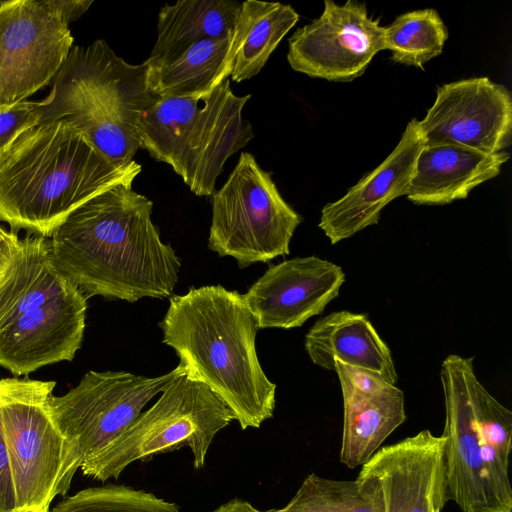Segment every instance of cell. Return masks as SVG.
<instances>
[{
	"instance_id": "cell-1",
	"label": "cell",
	"mask_w": 512,
	"mask_h": 512,
	"mask_svg": "<svg viewBox=\"0 0 512 512\" xmlns=\"http://www.w3.org/2000/svg\"><path fill=\"white\" fill-rule=\"evenodd\" d=\"M121 182L72 211L50 237L55 267L88 299L171 297L181 261L161 241L151 200Z\"/></svg>"
},
{
	"instance_id": "cell-28",
	"label": "cell",
	"mask_w": 512,
	"mask_h": 512,
	"mask_svg": "<svg viewBox=\"0 0 512 512\" xmlns=\"http://www.w3.org/2000/svg\"><path fill=\"white\" fill-rule=\"evenodd\" d=\"M40 101H23L0 109V155L27 129L40 123Z\"/></svg>"
},
{
	"instance_id": "cell-21",
	"label": "cell",
	"mask_w": 512,
	"mask_h": 512,
	"mask_svg": "<svg viewBox=\"0 0 512 512\" xmlns=\"http://www.w3.org/2000/svg\"><path fill=\"white\" fill-rule=\"evenodd\" d=\"M73 286L55 267L48 238L28 234L0 272V330Z\"/></svg>"
},
{
	"instance_id": "cell-29",
	"label": "cell",
	"mask_w": 512,
	"mask_h": 512,
	"mask_svg": "<svg viewBox=\"0 0 512 512\" xmlns=\"http://www.w3.org/2000/svg\"><path fill=\"white\" fill-rule=\"evenodd\" d=\"M0 512H19L9 454L0 422Z\"/></svg>"
},
{
	"instance_id": "cell-13",
	"label": "cell",
	"mask_w": 512,
	"mask_h": 512,
	"mask_svg": "<svg viewBox=\"0 0 512 512\" xmlns=\"http://www.w3.org/2000/svg\"><path fill=\"white\" fill-rule=\"evenodd\" d=\"M419 124L424 144L451 143L498 153L511 142V94L487 77L447 83L437 88Z\"/></svg>"
},
{
	"instance_id": "cell-30",
	"label": "cell",
	"mask_w": 512,
	"mask_h": 512,
	"mask_svg": "<svg viewBox=\"0 0 512 512\" xmlns=\"http://www.w3.org/2000/svg\"><path fill=\"white\" fill-rule=\"evenodd\" d=\"M43 3L68 26L89 9L93 0H43Z\"/></svg>"
},
{
	"instance_id": "cell-27",
	"label": "cell",
	"mask_w": 512,
	"mask_h": 512,
	"mask_svg": "<svg viewBox=\"0 0 512 512\" xmlns=\"http://www.w3.org/2000/svg\"><path fill=\"white\" fill-rule=\"evenodd\" d=\"M49 512H182L178 504L126 485L106 484L64 497Z\"/></svg>"
},
{
	"instance_id": "cell-15",
	"label": "cell",
	"mask_w": 512,
	"mask_h": 512,
	"mask_svg": "<svg viewBox=\"0 0 512 512\" xmlns=\"http://www.w3.org/2000/svg\"><path fill=\"white\" fill-rule=\"evenodd\" d=\"M444 438L429 430L380 447L360 470L376 478L384 512H441L449 501Z\"/></svg>"
},
{
	"instance_id": "cell-26",
	"label": "cell",
	"mask_w": 512,
	"mask_h": 512,
	"mask_svg": "<svg viewBox=\"0 0 512 512\" xmlns=\"http://www.w3.org/2000/svg\"><path fill=\"white\" fill-rule=\"evenodd\" d=\"M448 30L432 8L415 10L399 15L384 27L385 50L392 60L424 69V64L442 53Z\"/></svg>"
},
{
	"instance_id": "cell-8",
	"label": "cell",
	"mask_w": 512,
	"mask_h": 512,
	"mask_svg": "<svg viewBox=\"0 0 512 512\" xmlns=\"http://www.w3.org/2000/svg\"><path fill=\"white\" fill-rule=\"evenodd\" d=\"M473 357L448 355L440 368L444 393V468L449 501L462 512H512L509 461L485 440L474 404Z\"/></svg>"
},
{
	"instance_id": "cell-19",
	"label": "cell",
	"mask_w": 512,
	"mask_h": 512,
	"mask_svg": "<svg viewBox=\"0 0 512 512\" xmlns=\"http://www.w3.org/2000/svg\"><path fill=\"white\" fill-rule=\"evenodd\" d=\"M509 153H484L466 146L424 144L406 193L417 205H445L465 199L480 184L496 177Z\"/></svg>"
},
{
	"instance_id": "cell-5",
	"label": "cell",
	"mask_w": 512,
	"mask_h": 512,
	"mask_svg": "<svg viewBox=\"0 0 512 512\" xmlns=\"http://www.w3.org/2000/svg\"><path fill=\"white\" fill-rule=\"evenodd\" d=\"M251 95L237 96L229 78L210 93L159 97L140 117V148L167 163L198 196L215 193L225 162L254 137L242 111Z\"/></svg>"
},
{
	"instance_id": "cell-11",
	"label": "cell",
	"mask_w": 512,
	"mask_h": 512,
	"mask_svg": "<svg viewBox=\"0 0 512 512\" xmlns=\"http://www.w3.org/2000/svg\"><path fill=\"white\" fill-rule=\"evenodd\" d=\"M73 41L43 0L0 1V109L50 84Z\"/></svg>"
},
{
	"instance_id": "cell-22",
	"label": "cell",
	"mask_w": 512,
	"mask_h": 512,
	"mask_svg": "<svg viewBox=\"0 0 512 512\" xmlns=\"http://www.w3.org/2000/svg\"><path fill=\"white\" fill-rule=\"evenodd\" d=\"M241 3L235 0H179L159 11L157 39L146 62L164 65L193 44L232 34Z\"/></svg>"
},
{
	"instance_id": "cell-10",
	"label": "cell",
	"mask_w": 512,
	"mask_h": 512,
	"mask_svg": "<svg viewBox=\"0 0 512 512\" xmlns=\"http://www.w3.org/2000/svg\"><path fill=\"white\" fill-rule=\"evenodd\" d=\"M183 373L179 364L157 377L91 370L64 395L52 394L49 410L61 432L75 446L81 466L119 437L145 405Z\"/></svg>"
},
{
	"instance_id": "cell-32",
	"label": "cell",
	"mask_w": 512,
	"mask_h": 512,
	"mask_svg": "<svg viewBox=\"0 0 512 512\" xmlns=\"http://www.w3.org/2000/svg\"><path fill=\"white\" fill-rule=\"evenodd\" d=\"M212 512H261L255 508L250 502L241 498H233L228 502L220 505Z\"/></svg>"
},
{
	"instance_id": "cell-18",
	"label": "cell",
	"mask_w": 512,
	"mask_h": 512,
	"mask_svg": "<svg viewBox=\"0 0 512 512\" xmlns=\"http://www.w3.org/2000/svg\"><path fill=\"white\" fill-rule=\"evenodd\" d=\"M423 145L419 120L412 119L395 149L378 167L343 197L322 208L318 226L331 244L378 224L383 208L406 195Z\"/></svg>"
},
{
	"instance_id": "cell-12",
	"label": "cell",
	"mask_w": 512,
	"mask_h": 512,
	"mask_svg": "<svg viewBox=\"0 0 512 512\" xmlns=\"http://www.w3.org/2000/svg\"><path fill=\"white\" fill-rule=\"evenodd\" d=\"M381 50L384 26L369 16L364 3L325 0L322 14L289 38L287 60L293 70L310 77L350 82Z\"/></svg>"
},
{
	"instance_id": "cell-24",
	"label": "cell",
	"mask_w": 512,
	"mask_h": 512,
	"mask_svg": "<svg viewBox=\"0 0 512 512\" xmlns=\"http://www.w3.org/2000/svg\"><path fill=\"white\" fill-rule=\"evenodd\" d=\"M231 38L232 34L197 42L176 59L150 67V84L158 98L206 95L229 78Z\"/></svg>"
},
{
	"instance_id": "cell-16",
	"label": "cell",
	"mask_w": 512,
	"mask_h": 512,
	"mask_svg": "<svg viewBox=\"0 0 512 512\" xmlns=\"http://www.w3.org/2000/svg\"><path fill=\"white\" fill-rule=\"evenodd\" d=\"M87 298L73 286L0 330V366L28 375L61 361H71L81 348Z\"/></svg>"
},
{
	"instance_id": "cell-3",
	"label": "cell",
	"mask_w": 512,
	"mask_h": 512,
	"mask_svg": "<svg viewBox=\"0 0 512 512\" xmlns=\"http://www.w3.org/2000/svg\"><path fill=\"white\" fill-rule=\"evenodd\" d=\"M141 169L115 165L67 118L40 122L0 155V221L51 237L77 207Z\"/></svg>"
},
{
	"instance_id": "cell-4",
	"label": "cell",
	"mask_w": 512,
	"mask_h": 512,
	"mask_svg": "<svg viewBox=\"0 0 512 512\" xmlns=\"http://www.w3.org/2000/svg\"><path fill=\"white\" fill-rule=\"evenodd\" d=\"M157 100L148 63L129 64L98 39L72 47L40 101V122L67 118L111 162L128 167L140 148L138 121Z\"/></svg>"
},
{
	"instance_id": "cell-14",
	"label": "cell",
	"mask_w": 512,
	"mask_h": 512,
	"mask_svg": "<svg viewBox=\"0 0 512 512\" xmlns=\"http://www.w3.org/2000/svg\"><path fill=\"white\" fill-rule=\"evenodd\" d=\"M345 282L343 269L316 256L272 265L243 295L259 329L294 328L323 313Z\"/></svg>"
},
{
	"instance_id": "cell-31",
	"label": "cell",
	"mask_w": 512,
	"mask_h": 512,
	"mask_svg": "<svg viewBox=\"0 0 512 512\" xmlns=\"http://www.w3.org/2000/svg\"><path fill=\"white\" fill-rule=\"evenodd\" d=\"M19 240L17 232H8L0 226V272L9 261Z\"/></svg>"
},
{
	"instance_id": "cell-23",
	"label": "cell",
	"mask_w": 512,
	"mask_h": 512,
	"mask_svg": "<svg viewBox=\"0 0 512 512\" xmlns=\"http://www.w3.org/2000/svg\"><path fill=\"white\" fill-rule=\"evenodd\" d=\"M298 20L299 14L287 4L242 2L231 38L232 80L241 82L257 75Z\"/></svg>"
},
{
	"instance_id": "cell-20",
	"label": "cell",
	"mask_w": 512,
	"mask_h": 512,
	"mask_svg": "<svg viewBox=\"0 0 512 512\" xmlns=\"http://www.w3.org/2000/svg\"><path fill=\"white\" fill-rule=\"evenodd\" d=\"M311 361L334 371L335 362L379 374L395 384L397 372L388 345L365 314L335 311L318 319L305 335Z\"/></svg>"
},
{
	"instance_id": "cell-9",
	"label": "cell",
	"mask_w": 512,
	"mask_h": 512,
	"mask_svg": "<svg viewBox=\"0 0 512 512\" xmlns=\"http://www.w3.org/2000/svg\"><path fill=\"white\" fill-rule=\"evenodd\" d=\"M302 217L283 199L272 180L248 152L220 190L212 195L208 247L236 259L239 268L266 263L290 253Z\"/></svg>"
},
{
	"instance_id": "cell-6",
	"label": "cell",
	"mask_w": 512,
	"mask_h": 512,
	"mask_svg": "<svg viewBox=\"0 0 512 512\" xmlns=\"http://www.w3.org/2000/svg\"><path fill=\"white\" fill-rule=\"evenodd\" d=\"M55 381L0 379V422L19 512H49L66 496L80 468L78 452L53 419L48 402Z\"/></svg>"
},
{
	"instance_id": "cell-2",
	"label": "cell",
	"mask_w": 512,
	"mask_h": 512,
	"mask_svg": "<svg viewBox=\"0 0 512 512\" xmlns=\"http://www.w3.org/2000/svg\"><path fill=\"white\" fill-rule=\"evenodd\" d=\"M159 326L185 375L220 398L241 429L259 428L273 417L276 384L258 360L259 327L243 295L220 285L191 288L170 297Z\"/></svg>"
},
{
	"instance_id": "cell-25",
	"label": "cell",
	"mask_w": 512,
	"mask_h": 512,
	"mask_svg": "<svg viewBox=\"0 0 512 512\" xmlns=\"http://www.w3.org/2000/svg\"><path fill=\"white\" fill-rule=\"evenodd\" d=\"M261 512H384V505L381 485L372 476L334 480L310 473L284 507Z\"/></svg>"
},
{
	"instance_id": "cell-7",
	"label": "cell",
	"mask_w": 512,
	"mask_h": 512,
	"mask_svg": "<svg viewBox=\"0 0 512 512\" xmlns=\"http://www.w3.org/2000/svg\"><path fill=\"white\" fill-rule=\"evenodd\" d=\"M235 420L230 409L206 385L181 374L158 400L112 443L80 466L82 474L106 482L118 479L136 461L190 448L194 469L206 464L218 432Z\"/></svg>"
},
{
	"instance_id": "cell-17",
	"label": "cell",
	"mask_w": 512,
	"mask_h": 512,
	"mask_svg": "<svg viewBox=\"0 0 512 512\" xmlns=\"http://www.w3.org/2000/svg\"><path fill=\"white\" fill-rule=\"evenodd\" d=\"M342 391L340 462L362 466L406 420L404 393L377 373L335 362Z\"/></svg>"
}]
</instances>
